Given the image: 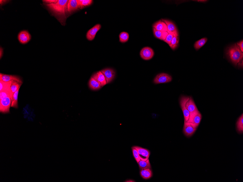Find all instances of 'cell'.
I'll return each mask as SVG.
<instances>
[{
	"label": "cell",
	"mask_w": 243,
	"mask_h": 182,
	"mask_svg": "<svg viewBox=\"0 0 243 182\" xmlns=\"http://www.w3.org/2000/svg\"><path fill=\"white\" fill-rule=\"evenodd\" d=\"M172 77L166 73H161L156 75L153 82L155 84L167 83L172 81Z\"/></svg>",
	"instance_id": "obj_5"
},
{
	"label": "cell",
	"mask_w": 243,
	"mask_h": 182,
	"mask_svg": "<svg viewBox=\"0 0 243 182\" xmlns=\"http://www.w3.org/2000/svg\"><path fill=\"white\" fill-rule=\"evenodd\" d=\"M186 106L190 113H192L198 110V108H197L194 100L191 97H189V100L186 103Z\"/></svg>",
	"instance_id": "obj_19"
},
{
	"label": "cell",
	"mask_w": 243,
	"mask_h": 182,
	"mask_svg": "<svg viewBox=\"0 0 243 182\" xmlns=\"http://www.w3.org/2000/svg\"><path fill=\"white\" fill-rule=\"evenodd\" d=\"M92 77H93L101 84L102 87L107 84L105 77L101 71L97 72L94 74Z\"/></svg>",
	"instance_id": "obj_15"
},
{
	"label": "cell",
	"mask_w": 243,
	"mask_h": 182,
	"mask_svg": "<svg viewBox=\"0 0 243 182\" xmlns=\"http://www.w3.org/2000/svg\"><path fill=\"white\" fill-rule=\"evenodd\" d=\"M138 163L141 170L151 168V165L149 159L146 161H143L141 160Z\"/></svg>",
	"instance_id": "obj_26"
},
{
	"label": "cell",
	"mask_w": 243,
	"mask_h": 182,
	"mask_svg": "<svg viewBox=\"0 0 243 182\" xmlns=\"http://www.w3.org/2000/svg\"><path fill=\"white\" fill-rule=\"evenodd\" d=\"M197 127L198 126H196V125L184 121L183 133L187 137H190L196 132Z\"/></svg>",
	"instance_id": "obj_6"
},
{
	"label": "cell",
	"mask_w": 243,
	"mask_h": 182,
	"mask_svg": "<svg viewBox=\"0 0 243 182\" xmlns=\"http://www.w3.org/2000/svg\"><path fill=\"white\" fill-rule=\"evenodd\" d=\"M140 55L143 60H148L152 59L154 56V52L151 48L145 47L141 49Z\"/></svg>",
	"instance_id": "obj_7"
},
{
	"label": "cell",
	"mask_w": 243,
	"mask_h": 182,
	"mask_svg": "<svg viewBox=\"0 0 243 182\" xmlns=\"http://www.w3.org/2000/svg\"><path fill=\"white\" fill-rule=\"evenodd\" d=\"M2 52H3V49L2 48V47H1V58L2 56V54L3 55V54H2ZM3 53V52H2Z\"/></svg>",
	"instance_id": "obj_37"
},
{
	"label": "cell",
	"mask_w": 243,
	"mask_h": 182,
	"mask_svg": "<svg viewBox=\"0 0 243 182\" xmlns=\"http://www.w3.org/2000/svg\"><path fill=\"white\" fill-rule=\"evenodd\" d=\"M154 35L156 38L162 40H165L166 39L169 33L167 32H161V31L156 30L155 29L153 28Z\"/></svg>",
	"instance_id": "obj_21"
},
{
	"label": "cell",
	"mask_w": 243,
	"mask_h": 182,
	"mask_svg": "<svg viewBox=\"0 0 243 182\" xmlns=\"http://www.w3.org/2000/svg\"><path fill=\"white\" fill-rule=\"evenodd\" d=\"M202 117L201 113L198 110L190 113L188 120L186 122L191 123L198 126L201 121Z\"/></svg>",
	"instance_id": "obj_4"
},
{
	"label": "cell",
	"mask_w": 243,
	"mask_h": 182,
	"mask_svg": "<svg viewBox=\"0 0 243 182\" xmlns=\"http://www.w3.org/2000/svg\"><path fill=\"white\" fill-rule=\"evenodd\" d=\"M199 1V2H202H202H205L206 1Z\"/></svg>",
	"instance_id": "obj_38"
},
{
	"label": "cell",
	"mask_w": 243,
	"mask_h": 182,
	"mask_svg": "<svg viewBox=\"0 0 243 182\" xmlns=\"http://www.w3.org/2000/svg\"><path fill=\"white\" fill-rule=\"evenodd\" d=\"M93 1L92 0H77L79 9H82L91 5Z\"/></svg>",
	"instance_id": "obj_23"
},
{
	"label": "cell",
	"mask_w": 243,
	"mask_h": 182,
	"mask_svg": "<svg viewBox=\"0 0 243 182\" xmlns=\"http://www.w3.org/2000/svg\"><path fill=\"white\" fill-rule=\"evenodd\" d=\"M12 100L11 96H9L0 99V112L3 113H10L12 106Z\"/></svg>",
	"instance_id": "obj_3"
},
{
	"label": "cell",
	"mask_w": 243,
	"mask_h": 182,
	"mask_svg": "<svg viewBox=\"0 0 243 182\" xmlns=\"http://www.w3.org/2000/svg\"><path fill=\"white\" fill-rule=\"evenodd\" d=\"M189 97L182 96L180 99V103L181 109L183 112L184 118V121H187L189 118L190 113L186 106V103L189 100Z\"/></svg>",
	"instance_id": "obj_8"
},
{
	"label": "cell",
	"mask_w": 243,
	"mask_h": 182,
	"mask_svg": "<svg viewBox=\"0 0 243 182\" xmlns=\"http://www.w3.org/2000/svg\"><path fill=\"white\" fill-rule=\"evenodd\" d=\"M132 154H133V156L134 159H135L136 161H137V163H138L141 160L140 158L139 157V153H138L137 150L135 149L134 148V147H132Z\"/></svg>",
	"instance_id": "obj_32"
},
{
	"label": "cell",
	"mask_w": 243,
	"mask_h": 182,
	"mask_svg": "<svg viewBox=\"0 0 243 182\" xmlns=\"http://www.w3.org/2000/svg\"><path fill=\"white\" fill-rule=\"evenodd\" d=\"M140 174L143 179L148 180L152 177V172L150 168L143 169L140 172Z\"/></svg>",
	"instance_id": "obj_20"
},
{
	"label": "cell",
	"mask_w": 243,
	"mask_h": 182,
	"mask_svg": "<svg viewBox=\"0 0 243 182\" xmlns=\"http://www.w3.org/2000/svg\"><path fill=\"white\" fill-rule=\"evenodd\" d=\"M237 129L238 131L240 133H242L243 132V114L237 123Z\"/></svg>",
	"instance_id": "obj_30"
},
{
	"label": "cell",
	"mask_w": 243,
	"mask_h": 182,
	"mask_svg": "<svg viewBox=\"0 0 243 182\" xmlns=\"http://www.w3.org/2000/svg\"><path fill=\"white\" fill-rule=\"evenodd\" d=\"M227 54L231 61L235 65H237L243 59V52L236 44L229 48Z\"/></svg>",
	"instance_id": "obj_2"
},
{
	"label": "cell",
	"mask_w": 243,
	"mask_h": 182,
	"mask_svg": "<svg viewBox=\"0 0 243 182\" xmlns=\"http://www.w3.org/2000/svg\"><path fill=\"white\" fill-rule=\"evenodd\" d=\"M237 45L240 47L241 51L243 52V40H242L241 41L238 42V43H237Z\"/></svg>",
	"instance_id": "obj_35"
},
{
	"label": "cell",
	"mask_w": 243,
	"mask_h": 182,
	"mask_svg": "<svg viewBox=\"0 0 243 182\" xmlns=\"http://www.w3.org/2000/svg\"><path fill=\"white\" fill-rule=\"evenodd\" d=\"M207 41V39L206 38H202L198 40L194 44V48L197 50H199L205 45Z\"/></svg>",
	"instance_id": "obj_27"
},
{
	"label": "cell",
	"mask_w": 243,
	"mask_h": 182,
	"mask_svg": "<svg viewBox=\"0 0 243 182\" xmlns=\"http://www.w3.org/2000/svg\"><path fill=\"white\" fill-rule=\"evenodd\" d=\"M135 149L137 150L139 153L141 160L143 161H146L149 159L150 154V153L149 150L146 149L141 147L139 146L133 147Z\"/></svg>",
	"instance_id": "obj_13"
},
{
	"label": "cell",
	"mask_w": 243,
	"mask_h": 182,
	"mask_svg": "<svg viewBox=\"0 0 243 182\" xmlns=\"http://www.w3.org/2000/svg\"><path fill=\"white\" fill-rule=\"evenodd\" d=\"M8 1H3H3H1H1H0V4H1V5H3L7 3L8 2Z\"/></svg>",
	"instance_id": "obj_36"
},
{
	"label": "cell",
	"mask_w": 243,
	"mask_h": 182,
	"mask_svg": "<svg viewBox=\"0 0 243 182\" xmlns=\"http://www.w3.org/2000/svg\"><path fill=\"white\" fill-rule=\"evenodd\" d=\"M179 42V35L177 32L174 34L173 37L171 41V44L169 46L173 50H175L178 47Z\"/></svg>",
	"instance_id": "obj_22"
},
{
	"label": "cell",
	"mask_w": 243,
	"mask_h": 182,
	"mask_svg": "<svg viewBox=\"0 0 243 182\" xmlns=\"http://www.w3.org/2000/svg\"><path fill=\"white\" fill-rule=\"evenodd\" d=\"M105 77L107 83H110L114 79L115 76V71L111 68H106L101 71Z\"/></svg>",
	"instance_id": "obj_10"
},
{
	"label": "cell",
	"mask_w": 243,
	"mask_h": 182,
	"mask_svg": "<svg viewBox=\"0 0 243 182\" xmlns=\"http://www.w3.org/2000/svg\"><path fill=\"white\" fill-rule=\"evenodd\" d=\"M18 39L20 43L25 45L30 41L31 35L27 30H23L20 32L18 35Z\"/></svg>",
	"instance_id": "obj_9"
},
{
	"label": "cell",
	"mask_w": 243,
	"mask_h": 182,
	"mask_svg": "<svg viewBox=\"0 0 243 182\" xmlns=\"http://www.w3.org/2000/svg\"><path fill=\"white\" fill-rule=\"evenodd\" d=\"M0 80H2L5 82L16 81L23 83V81L22 80L21 77L14 75H7L1 73V74H0Z\"/></svg>",
	"instance_id": "obj_12"
},
{
	"label": "cell",
	"mask_w": 243,
	"mask_h": 182,
	"mask_svg": "<svg viewBox=\"0 0 243 182\" xmlns=\"http://www.w3.org/2000/svg\"><path fill=\"white\" fill-rule=\"evenodd\" d=\"M168 33L169 34L167 35L166 39L165 40H164L163 41H164L166 43L168 44L169 45H170L171 44L172 39L173 37L174 34L171 33Z\"/></svg>",
	"instance_id": "obj_33"
},
{
	"label": "cell",
	"mask_w": 243,
	"mask_h": 182,
	"mask_svg": "<svg viewBox=\"0 0 243 182\" xmlns=\"http://www.w3.org/2000/svg\"><path fill=\"white\" fill-rule=\"evenodd\" d=\"M43 2L45 4H50L56 3L57 2V0H43Z\"/></svg>",
	"instance_id": "obj_34"
},
{
	"label": "cell",
	"mask_w": 243,
	"mask_h": 182,
	"mask_svg": "<svg viewBox=\"0 0 243 182\" xmlns=\"http://www.w3.org/2000/svg\"><path fill=\"white\" fill-rule=\"evenodd\" d=\"M9 96H11L12 100L13 95L12 94L11 89L9 90L3 91L0 92V99Z\"/></svg>",
	"instance_id": "obj_31"
},
{
	"label": "cell",
	"mask_w": 243,
	"mask_h": 182,
	"mask_svg": "<svg viewBox=\"0 0 243 182\" xmlns=\"http://www.w3.org/2000/svg\"><path fill=\"white\" fill-rule=\"evenodd\" d=\"M20 89V88H19V89L13 94V95L11 107L15 108H18V96Z\"/></svg>",
	"instance_id": "obj_25"
},
{
	"label": "cell",
	"mask_w": 243,
	"mask_h": 182,
	"mask_svg": "<svg viewBox=\"0 0 243 182\" xmlns=\"http://www.w3.org/2000/svg\"><path fill=\"white\" fill-rule=\"evenodd\" d=\"M153 28L161 32H167L168 31L166 25L164 22L162 21L161 20L154 24L153 25Z\"/></svg>",
	"instance_id": "obj_16"
},
{
	"label": "cell",
	"mask_w": 243,
	"mask_h": 182,
	"mask_svg": "<svg viewBox=\"0 0 243 182\" xmlns=\"http://www.w3.org/2000/svg\"><path fill=\"white\" fill-rule=\"evenodd\" d=\"M22 83H21L19 82L16 81H13L11 85L10 89L12 95L17 90L21 87Z\"/></svg>",
	"instance_id": "obj_28"
},
{
	"label": "cell",
	"mask_w": 243,
	"mask_h": 182,
	"mask_svg": "<svg viewBox=\"0 0 243 182\" xmlns=\"http://www.w3.org/2000/svg\"><path fill=\"white\" fill-rule=\"evenodd\" d=\"M12 81H13L9 82H5L2 80H0V92L10 90L11 86Z\"/></svg>",
	"instance_id": "obj_24"
},
{
	"label": "cell",
	"mask_w": 243,
	"mask_h": 182,
	"mask_svg": "<svg viewBox=\"0 0 243 182\" xmlns=\"http://www.w3.org/2000/svg\"><path fill=\"white\" fill-rule=\"evenodd\" d=\"M77 0H69L67 5V11L69 16L79 10Z\"/></svg>",
	"instance_id": "obj_14"
},
{
	"label": "cell",
	"mask_w": 243,
	"mask_h": 182,
	"mask_svg": "<svg viewBox=\"0 0 243 182\" xmlns=\"http://www.w3.org/2000/svg\"><path fill=\"white\" fill-rule=\"evenodd\" d=\"M89 86L90 89L93 91L98 90L102 87L101 84L92 76L89 81Z\"/></svg>",
	"instance_id": "obj_17"
},
{
	"label": "cell",
	"mask_w": 243,
	"mask_h": 182,
	"mask_svg": "<svg viewBox=\"0 0 243 182\" xmlns=\"http://www.w3.org/2000/svg\"><path fill=\"white\" fill-rule=\"evenodd\" d=\"M68 2V0H58L56 3L43 4L51 15L54 16L62 25H64L69 17L67 11Z\"/></svg>",
	"instance_id": "obj_1"
},
{
	"label": "cell",
	"mask_w": 243,
	"mask_h": 182,
	"mask_svg": "<svg viewBox=\"0 0 243 182\" xmlns=\"http://www.w3.org/2000/svg\"><path fill=\"white\" fill-rule=\"evenodd\" d=\"M162 21L164 22L167 25V29H168L167 32L172 33L173 34L178 32L175 25L173 22L165 19H162Z\"/></svg>",
	"instance_id": "obj_18"
},
{
	"label": "cell",
	"mask_w": 243,
	"mask_h": 182,
	"mask_svg": "<svg viewBox=\"0 0 243 182\" xmlns=\"http://www.w3.org/2000/svg\"><path fill=\"white\" fill-rule=\"evenodd\" d=\"M129 35L128 32H122L119 35V41L121 43H124L128 41Z\"/></svg>",
	"instance_id": "obj_29"
},
{
	"label": "cell",
	"mask_w": 243,
	"mask_h": 182,
	"mask_svg": "<svg viewBox=\"0 0 243 182\" xmlns=\"http://www.w3.org/2000/svg\"><path fill=\"white\" fill-rule=\"evenodd\" d=\"M101 25L99 24L96 25L87 31L86 34V38L89 41H92L94 39L98 31L100 30Z\"/></svg>",
	"instance_id": "obj_11"
}]
</instances>
